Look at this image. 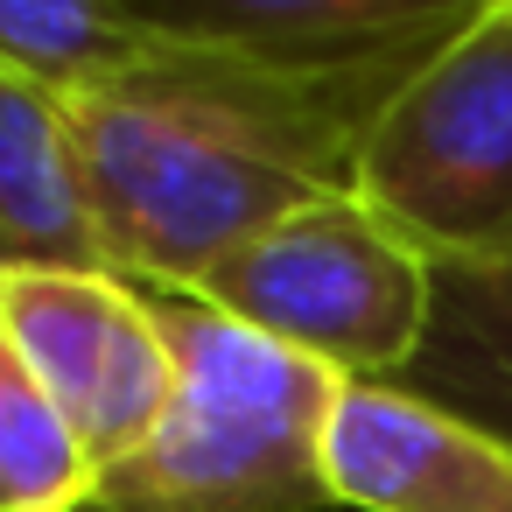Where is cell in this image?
<instances>
[{"mask_svg":"<svg viewBox=\"0 0 512 512\" xmlns=\"http://www.w3.org/2000/svg\"><path fill=\"white\" fill-rule=\"evenodd\" d=\"M92 456L0 330V512H92Z\"/></svg>","mask_w":512,"mask_h":512,"instance_id":"cell-11","label":"cell"},{"mask_svg":"<svg viewBox=\"0 0 512 512\" xmlns=\"http://www.w3.org/2000/svg\"><path fill=\"white\" fill-rule=\"evenodd\" d=\"M505 8H512V0H505Z\"/></svg>","mask_w":512,"mask_h":512,"instance_id":"cell-12","label":"cell"},{"mask_svg":"<svg viewBox=\"0 0 512 512\" xmlns=\"http://www.w3.org/2000/svg\"><path fill=\"white\" fill-rule=\"evenodd\" d=\"M323 484L344 512H512V442L400 379H344Z\"/></svg>","mask_w":512,"mask_h":512,"instance_id":"cell-6","label":"cell"},{"mask_svg":"<svg viewBox=\"0 0 512 512\" xmlns=\"http://www.w3.org/2000/svg\"><path fill=\"white\" fill-rule=\"evenodd\" d=\"M0 330L57 400L92 470L134 456L176 393V344L148 288L113 267H15L0 274Z\"/></svg>","mask_w":512,"mask_h":512,"instance_id":"cell-5","label":"cell"},{"mask_svg":"<svg viewBox=\"0 0 512 512\" xmlns=\"http://www.w3.org/2000/svg\"><path fill=\"white\" fill-rule=\"evenodd\" d=\"M162 36L197 50H246V57H372L400 43L449 36L484 0H120Z\"/></svg>","mask_w":512,"mask_h":512,"instance_id":"cell-7","label":"cell"},{"mask_svg":"<svg viewBox=\"0 0 512 512\" xmlns=\"http://www.w3.org/2000/svg\"><path fill=\"white\" fill-rule=\"evenodd\" d=\"M15 267H106L71 106L0 78V274Z\"/></svg>","mask_w":512,"mask_h":512,"instance_id":"cell-8","label":"cell"},{"mask_svg":"<svg viewBox=\"0 0 512 512\" xmlns=\"http://www.w3.org/2000/svg\"><path fill=\"white\" fill-rule=\"evenodd\" d=\"M435 43L246 57L155 36L134 71L71 106L106 267L134 288L190 295L232 246L351 197L372 120Z\"/></svg>","mask_w":512,"mask_h":512,"instance_id":"cell-1","label":"cell"},{"mask_svg":"<svg viewBox=\"0 0 512 512\" xmlns=\"http://www.w3.org/2000/svg\"><path fill=\"white\" fill-rule=\"evenodd\" d=\"M372 218L414 239L435 267L512 253V8H484L449 29L407 85L386 99L358 148V190Z\"/></svg>","mask_w":512,"mask_h":512,"instance_id":"cell-3","label":"cell"},{"mask_svg":"<svg viewBox=\"0 0 512 512\" xmlns=\"http://www.w3.org/2000/svg\"><path fill=\"white\" fill-rule=\"evenodd\" d=\"M190 295L337 379H407L435 316V260L358 197H337L232 246Z\"/></svg>","mask_w":512,"mask_h":512,"instance_id":"cell-4","label":"cell"},{"mask_svg":"<svg viewBox=\"0 0 512 512\" xmlns=\"http://www.w3.org/2000/svg\"><path fill=\"white\" fill-rule=\"evenodd\" d=\"M155 309L176 393L155 435L99 470L92 512H330L323 435L344 379L197 295H155Z\"/></svg>","mask_w":512,"mask_h":512,"instance_id":"cell-2","label":"cell"},{"mask_svg":"<svg viewBox=\"0 0 512 512\" xmlns=\"http://www.w3.org/2000/svg\"><path fill=\"white\" fill-rule=\"evenodd\" d=\"M155 50L120 0H0V78L36 85L57 106L113 85Z\"/></svg>","mask_w":512,"mask_h":512,"instance_id":"cell-10","label":"cell"},{"mask_svg":"<svg viewBox=\"0 0 512 512\" xmlns=\"http://www.w3.org/2000/svg\"><path fill=\"white\" fill-rule=\"evenodd\" d=\"M400 386H414L512 442V253L435 267L428 344Z\"/></svg>","mask_w":512,"mask_h":512,"instance_id":"cell-9","label":"cell"}]
</instances>
